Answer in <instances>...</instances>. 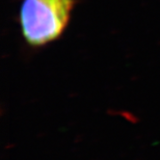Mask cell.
<instances>
[{"label":"cell","instance_id":"cell-1","mask_svg":"<svg viewBox=\"0 0 160 160\" xmlns=\"http://www.w3.org/2000/svg\"><path fill=\"white\" fill-rule=\"evenodd\" d=\"M75 0H22L19 23L24 40L42 47L58 39L67 27Z\"/></svg>","mask_w":160,"mask_h":160}]
</instances>
